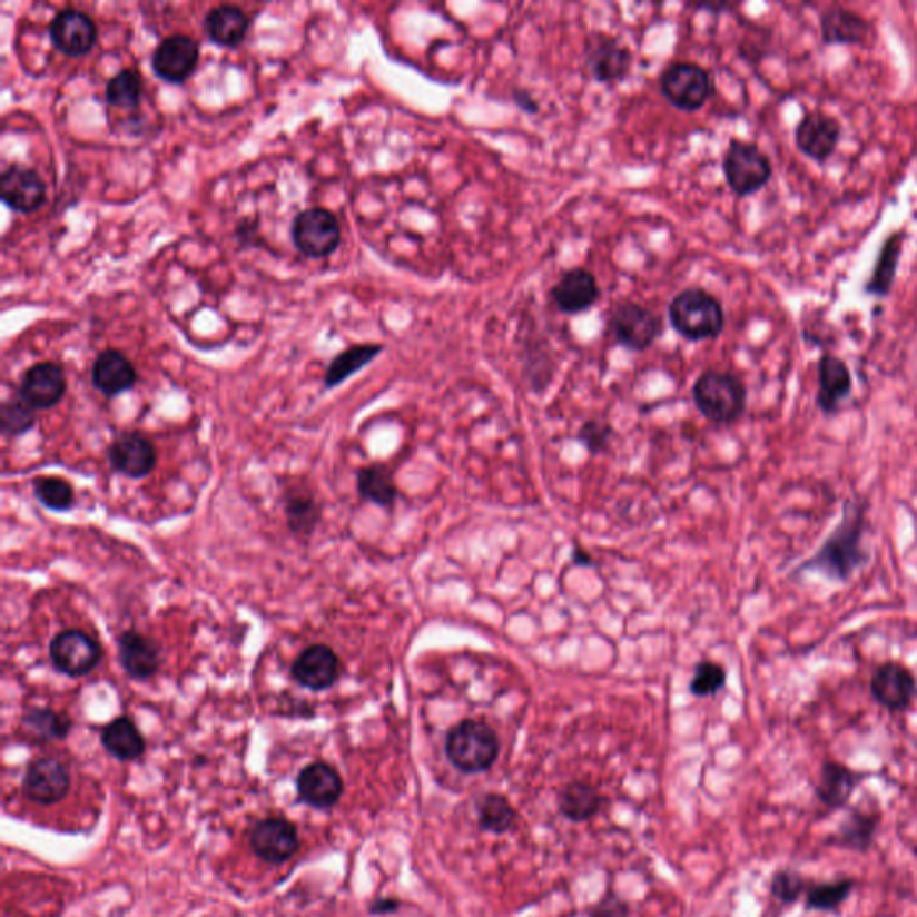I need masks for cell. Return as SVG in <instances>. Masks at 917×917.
<instances>
[{
  "label": "cell",
  "mask_w": 917,
  "mask_h": 917,
  "mask_svg": "<svg viewBox=\"0 0 917 917\" xmlns=\"http://www.w3.org/2000/svg\"><path fill=\"white\" fill-rule=\"evenodd\" d=\"M37 423L34 408L29 407L22 398L6 400L0 407V431L6 437H19L31 431Z\"/></svg>",
  "instance_id": "obj_41"
},
{
  "label": "cell",
  "mask_w": 917,
  "mask_h": 917,
  "mask_svg": "<svg viewBox=\"0 0 917 917\" xmlns=\"http://www.w3.org/2000/svg\"><path fill=\"white\" fill-rule=\"evenodd\" d=\"M22 728L43 742L63 740L72 730V720L52 708L32 707L23 711Z\"/></svg>",
  "instance_id": "obj_36"
},
{
  "label": "cell",
  "mask_w": 917,
  "mask_h": 917,
  "mask_svg": "<svg viewBox=\"0 0 917 917\" xmlns=\"http://www.w3.org/2000/svg\"><path fill=\"white\" fill-rule=\"evenodd\" d=\"M357 491L364 501L381 505L384 510H391L398 499V486L393 472L382 463L367 464L358 470Z\"/></svg>",
  "instance_id": "obj_31"
},
{
  "label": "cell",
  "mask_w": 917,
  "mask_h": 917,
  "mask_svg": "<svg viewBox=\"0 0 917 917\" xmlns=\"http://www.w3.org/2000/svg\"><path fill=\"white\" fill-rule=\"evenodd\" d=\"M49 657L60 674L83 678L99 665L102 647L81 629H65L52 638Z\"/></svg>",
  "instance_id": "obj_9"
},
{
  "label": "cell",
  "mask_w": 917,
  "mask_h": 917,
  "mask_svg": "<svg viewBox=\"0 0 917 917\" xmlns=\"http://www.w3.org/2000/svg\"><path fill=\"white\" fill-rule=\"evenodd\" d=\"M108 458L115 473L138 481L157 469L158 455L151 441L140 432H122L111 441Z\"/></svg>",
  "instance_id": "obj_14"
},
{
  "label": "cell",
  "mask_w": 917,
  "mask_h": 917,
  "mask_svg": "<svg viewBox=\"0 0 917 917\" xmlns=\"http://www.w3.org/2000/svg\"><path fill=\"white\" fill-rule=\"evenodd\" d=\"M249 19L237 6H217L205 17V32L220 47H237L248 34Z\"/></svg>",
  "instance_id": "obj_30"
},
{
  "label": "cell",
  "mask_w": 917,
  "mask_h": 917,
  "mask_svg": "<svg viewBox=\"0 0 917 917\" xmlns=\"http://www.w3.org/2000/svg\"><path fill=\"white\" fill-rule=\"evenodd\" d=\"M605 334L625 349L645 352L663 334V322L643 305L622 303L608 316Z\"/></svg>",
  "instance_id": "obj_6"
},
{
  "label": "cell",
  "mask_w": 917,
  "mask_h": 917,
  "mask_svg": "<svg viewBox=\"0 0 917 917\" xmlns=\"http://www.w3.org/2000/svg\"><path fill=\"white\" fill-rule=\"evenodd\" d=\"M67 391L61 366L56 363H38L23 373L19 396L34 408H51L60 404Z\"/></svg>",
  "instance_id": "obj_21"
},
{
  "label": "cell",
  "mask_w": 917,
  "mask_h": 917,
  "mask_svg": "<svg viewBox=\"0 0 917 917\" xmlns=\"http://www.w3.org/2000/svg\"><path fill=\"white\" fill-rule=\"evenodd\" d=\"M692 395L699 413L720 425L737 422L748 402V390L739 376L716 369H708L699 376Z\"/></svg>",
  "instance_id": "obj_4"
},
{
  "label": "cell",
  "mask_w": 917,
  "mask_h": 917,
  "mask_svg": "<svg viewBox=\"0 0 917 917\" xmlns=\"http://www.w3.org/2000/svg\"><path fill=\"white\" fill-rule=\"evenodd\" d=\"M199 46L185 34H172L161 40L152 52V70L167 83H184L198 67Z\"/></svg>",
  "instance_id": "obj_16"
},
{
  "label": "cell",
  "mask_w": 917,
  "mask_h": 917,
  "mask_svg": "<svg viewBox=\"0 0 917 917\" xmlns=\"http://www.w3.org/2000/svg\"><path fill=\"white\" fill-rule=\"evenodd\" d=\"M871 34V22L857 11L830 8L821 13V38L826 46H864Z\"/></svg>",
  "instance_id": "obj_25"
},
{
  "label": "cell",
  "mask_w": 917,
  "mask_h": 917,
  "mask_svg": "<svg viewBox=\"0 0 917 917\" xmlns=\"http://www.w3.org/2000/svg\"><path fill=\"white\" fill-rule=\"evenodd\" d=\"M807 880L802 878L801 872L793 871V869H781L772 876V896L783 905L796 904L802 893H807Z\"/></svg>",
  "instance_id": "obj_43"
},
{
  "label": "cell",
  "mask_w": 917,
  "mask_h": 917,
  "mask_svg": "<svg viewBox=\"0 0 917 917\" xmlns=\"http://www.w3.org/2000/svg\"><path fill=\"white\" fill-rule=\"evenodd\" d=\"M290 676L299 687L307 688L310 692H323L334 687L335 681L339 679V657L332 647L314 643L296 657L290 667Z\"/></svg>",
  "instance_id": "obj_15"
},
{
  "label": "cell",
  "mask_w": 917,
  "mask_h": 917,
  "mask_svg": "<svg viewBox=\"0 0 917 917\" xmlns=\"http://www.w3.org/2000/svg\"><path fill=\"white\" fill-rule=\"evenodd\" d=\"M688 6H692L696 10L711 11V13H722V11H730L734 8V4H728V2H717V4H713V2H707V4Z\"/></svg>",
  "instance_id": "obj_48"
},
{
  "label": "cell",
  "mask_w": 917,
  "mask_h": 917,
  "mask_svg": "<svg viewBox=\"0 0 917 917\" xmlns=\"http://www.w3.org/2000/svg\"><path fill=\"white\" fill-rule=\"evenodd\" d=\"M726 678H728V672L720 663L710 660L701 661L696 665V672L690 681V692L696 698L716 696L726 687Z\"/></svg>",
  "instance_id": "obj_42"
},
{
  "label": "cell",
  "mask_w": 917,
  "mask_h": 917,
  "mask_svg": "<svg viewBox=\"0 0 917 917\" xmlns=\"http://www.w3.org/2000/svg\"><path fill=\"white\" fill-rule=\"evenodd\" d=\"M92 382L102 395L114 398L135 386L137 372L126 355L117 349H105L93 363Z\"/></svg>",
  "instance_id": "obj_26"
},
{
  "label": "cell",
  "mask_w": 917,
  "mask_h": 917,
  "mask_svg": "<svg viewBox=\"0 0 917 917\" xmlns=\"http://www.w3.org/2000/svg\"><path fill=\"white\" fill-rule=\"evenodd\" d=\"M660 87L670 105L688 114L701 110L713 96L711 73L698 63L670 65L661 76Z\"/></svg>",
  "instance_id": "obj_7"
},
{
  "label": "cell",
  "mask_w": 917,
  "mask_h": 917,
  "mask_svg": "<svg viewBox=\"0 0 917 917\" xmlns=\"http://www.w3.org/2000/svg\"><path fill=\"white\" fill-rule=\"evenodd\" d=\"M445 751L455 769L477 775L493 767L501 752V740L486 722L466 719L446 734Z\"/></svg>",
  "instance_id": "obj_3"
},
{
  "label": "cell",
  "mask_w": 917,
  "mask_h": 917,
  "mask_svg": "<svg viewBox=\"0 0 917 917\" xmlns=\"http://www.w3.org/2000/svg\"><path fill=\"white\" fill-rule=\"evenodd\" d=\"M249 845L260 860L280 866L298 851V828L284 817H266L253 826Z\"/></svg>",
  "instance_id": "obj_12"
},
{
  "label": "cell",
  "mask_w": 917,
  "mask_h": 917,
  "mask_svg": "<svg viewBox=\"0 0 917 917\" xmlns=\"http://www.w3.org/2000/svg\"><path fill=\"white\" fill-rule=\"evenodd\" d=\"M298 799L317 810H328L339 802L344 792L343 778L326 761H313L303 767L296 778Z\"/></svg>",
  "instance_id": "obj_17"
},
{
  "label": "cell",
  "mask_w": 917,
  "mask_h": 917,
  "mask_svg": "<svg viewBox=\"0 0 917 917\" xmlns=\"http://www.w3.org/2000/svg\"><path fill=\"white\" fill-rule=\"evenodd\" d=\"M142 96V78L137 70L122 69L106 85V101L117 108H135Z\"/></svg>",
  "instance_id": "obj_40"
},
{
  "label": "cell",
  "mask_w": 917,
  "mask_h": 917,
  "mask_svg": "<svg viewBox=\"0 0 917 917\" xmlns=\"http://www.w3.org/2000/svg\"><path fill=\"white\" fill-rule=\"evenodd\" d=\"M855 886L857 881L854 878H840V880L825 881V884L808 887L805 893V907L816 913H834L846 904Z\"/></svg>",
  "instance_id": "obj_37"
},
{
  "label": "cell",
  "mask_w": 917,
  "mask_h": 917,
  "mask_svg": "<svg viewBox=\"0 0 917 917\" xmlns=\"http://www.w3.org/2000/svg\"><path fill=\"white\" fill-rule=\"evenodd\" d=\"M117 654L120 667L135 681L155 678L161 667V647L138 631H125L117 638Z\"/></svg>",
  "instance_id": "obj_22"
},
{
  "label": "cell",
  "mask_w": 917,
  "mask_h": 917,
  "mask_svg": "<svg viewBox=\"0 0 917 917\" xmlns=\"http://www.w3.org/2000/svg\"><path fill=\"white\" fill-rule=\"evenodd\" d=\"M0 193L8 207L20 214H31L46 201V185L38 172L23 166H11L2 172Z\"/></svg>",
  "instance_id": "obj_23"
},
{
  "label": "cell",
  "mask_w": 917,
  "mask_h": 917,
  "mask_svg": "<svg viewBox=\"0 0 917 917\" xmlns=\"http://www.w3.org/2000/svg\"><path fill=\"white\" fill-rule=\"evenodd\" d=\"M560 812L573 822H583L592 819L602 807L601 793L592 785L583 781H573L566 785L558 798Z\"/></svg>",
  "instance_id": "obj_35"
},
{
  "label": "cell",
  "mask_w": 917,
  "mask_h": 917,
  "mask_svg": "<svg viewBox=\"0 0 917 917\" xmlns=\"http://www.w3.org/2000/svg\"><path fill=\"white\" fill-rule=\"evenodd\" d=\"M724 178L739 198H748L772 179L771 158L757 144L731 138L722 160Z\"/></svg>",
  "instance_id": "obj_5"
},
{
  "label": "cell",
  "mask_w": 917,
  "mask_h": 917,
  "mask_svg": "<svg viewBox=\"0 0 917 917\" xmlns=\"http://www.w3.org/2000/svg\"><path fill=\"white\" fill-rule=\"evenodd\" d=\"M69 790V767L55 757L32 760L22 778V793L26 799L43 807L60 802Z\"/></svg>",
  "instance_id": "obj_10"
},
{
  "label": "cell",
  "mask_w": 917,
  "mask_h": 917,
  "mask_svg": "<svg viewBox=\"0 0 917 917\" xmlns=\"http://www.w3.org/2000/svg\"><path fill=\"white\" fill-rule=\"evenodd\" d=\"M905 231H893V234L881 244L871 276L864 285V293L876 298H886L893 290L896 276H898L899 258L904 252Z\"/></svg>",
  "instance_id": "obj_28"
},
{
  "label": "cell",
  "mask_w": 917,
  "mask_h": 917,
  "mask_svg": "<svg viewBox=\"0 0 917 917\" xmlns=\"http://www.w3.org/2000/svg\"><path fill=\"white\" fill-rule=\"evenodd\" d=\"M572 561L578 566H592L593 564L592 555L588 554L584 549H579V546H575V551H573Z\"/></svg>",
  "instance_id": "obj_49"
},
{
  "label": "cell",
  "mask_w": 917,
  "mask_h": 917,
  "mask_svg": "<svg viewBox=\"0 0 917 917\" xmlns=\"http://www.w3.org/2000/svg\"><path fill=\"white\" fill-rule=\"evenodd\" d=\"M398 908L400 901H396V899L382 898L373 901L372 907H369V913H372L373 916H386V914L396 913Z\"/></svg>",
  "instance_id": "obj_47"
},
{
  "label": "cell",
  "mask_w": 917,
  "mask_h": 917,
  "mask_svg": "<svg viewBox=\"0 0 917 917\" xmlns=\"http://www.w3.org/2000/svg\"><path fill=\"white\" fill-rule=\"evenodd\" d=\"M49 34L56 49L72 58L88 55L97 40L96 23L78 10H63L56 14L49 26Z\"/></svg>",
  "instance_id": "obj_20"
},
{
  "label": "cell",
  "mask_w": 917,
  "mask_h": 917,
  "mask_svg": "<svg viewBox=\"0 0 917 917\" xmlns=\"http://www.w3.org/2000/svg\"><path fill=\"white\" fill-rule=\"evenodd\" d=\"M629 907L615 895H608L593 908L592 917H628Z\"/></svg>",
  "instance_id": "obj_45"
},
{
  "label": "cell",
  "mask_w": 917,
  "mask_h": 917,
  "mask_svg": "<svg viewBox=\"0 0 917 917\" xmlns=\"http://www.w3.org/2000/svg\"><path fill=\"white\" fill-rule=\"evenodd\" d=\"M878 825V814L851 810L845 821L840 822L837 834L831 837V845L854 851H867L875 842Z\"/></svg>",
  "instance_id": "obj_32"
},
{
  "label": "cell",
  "mask_w": 917,
  "mask_h": 917,
  "mask_svg": "<svg viewBox=\"0 0 917 917\" xmlns=\"http://www.w3.org/2000/svg\"><path fill=\"white\" fill-rule=\"evenodd\" d=\"M864 776L839 761H825L817 781L816 793L825 807L845 808Z\"/></svg>",
  "instance_id": "obj_27"
},
{
  "label": "cell",
  "mask_w": 917,
  "mask_h": 917,
  "mask_svg": "<svg viewBox=\"0 0 917 917\" xmlns=\"http://www.w3.org/2000/svg\"><path fill=\"white\" fill-rule=\"evenodd\" d=\"M796 146L805 157L817 164L830 160L842 138V125L834 115L822 110H810L802 115L796 126Z\"/></svg>",
  "instance_id": "obj_11"
},
{
  "label": "cell",
  "mask_w": 917,
  "mask_h": 917,
  "mask_svg": "<svg viewBox=\"0 0 917 917\" xmlns=\"http://www.w3.org/2000/svg\"><path fill=\"white\" fill-rule=\"evenodd\" d=\"M384 346L382 344H358L352 348L344 349L337 357L332 361L331 366L326 367L325 387L326 390H334V387L348 381L349 376L361 372L363 367L375 361L376 355L382 354Z\"/></svg>",
  "instance_id": "obj_34"
},
{
  "label": "cell",
  "mask_w": 917,
  "mask_h": 917,
  "mask_svg": "<svg viewBox=\"0 0 917 917\" xmlns=\"http://www.w3.org/2000/svg\"><path fill=\"white\" fill-rule=\"evenodd\" d=\"M551 298L561 314L578 316L590 310L601 299V287L592 273L583 267H575L564 273L552 287Z\"/></svg>",
  "instance_id": "obj_19"
},
{
  "label": "cell",
  "mask_w": 917,
  "mask_h": 917,
  "mask_svg": "<svg viewBox=\"0 0 917 917\" xmlns=\"http://www.w3.org/2000/svg\"><path fill=\"white\" fill-rule=\"evenodd\" d=\"M669 322L681 337L692 343L717 339L724 332V308L707 290H681L670 302Z\"/></svg>",
  "instance_id": "obj_2"
},
{
  "label": "cell",
  "mask_w": 917,
  "mask_h": 917,
  "mask_svg": "<svg viewBox=\"0 0 917 917\" xmlns=\"http://www.w3.org/2000/svg\"><path fill=\"white\" fill-rule=\"evenodd\" d=\"M290 237L305 257H328L341 243L339 220L326 208H308L293 220Z\"/></svg>",
  "instance_id": "obj_8"
},
{
  "label": "cell",
  "mask_w": 917,
  "mask_h": 917,
  "mask_svg": "<svg viewBox=\"0 0 917 917\" xmlns=\"http://www.w3.org/2000/svg\"><path fill=\"white\" fill-rule=\"evenodd\" d=\"M611 436H613V428L610 423L599 422V420H590L584 423L583 427L579 428V441L586 446L588 452L592 454H601L610 445Z\"/></svg>",
  "instance_id": "obj_44"
},
{
  "label": "cell",
  "mask_w": 917,
  "mask_h": 917,
  "mask_svg": "<svg viewBox=\"0 0 917 917\" xmlns=\"http://www.w3.org/2000/svg\"><path fill=\"white\" fill-rule=\"evenodd\" d=\"M32 491H34L37 501L43 507L56 511V513H67L76 504L72 484L65 481L63 477H56V475L34 477L32 479Z\"/></svg>",
  "instance_id": "obj_39"
},
{
  "label": "cell",
  "mask_w": 917,
  "mask_h": 917,
  "mask_svg": "<svg viewBox=\"0 0 917 917\" xmlns=\"http://www.w3.org/2000/svg\"><path fill=\"white\" fill-rule=\"evenodd\" d=\"M284 511L290 532L305 540L313 536L322 522V504L307 491H289L285 496Z\"/></svg>",
  "instance_id": "obj_33"
},
{
  "label": "cell",
  "mask_w": 917,
  "mask_h": 917,
  "mask_svg": "<svg viewBox=\"0 0 917 917\" xmlns=\"http://www.w3.org/2000/svg\"><path fill=\"white\" fill-rule=\"evenodd\" d=\"M519 814L514 810L510 799L501 793H487L479 802V822L482 830L493 831V834H507L516 825Z\"/></svg>",
  "instance_id": "obj_38"
},
{
  "label": "cell",
  "mask_w": 917,
  "mask_h": 917,
  "mask_svg": "<svg viewBox=\"0 0 917 917\" xmlns=\"http://www.w3.org/2000/svg\"><path fill=\"white\" fill-rule=\"evenodd\" d=\"M584 58L593 79L602 85L619 83L628 78L629 70L633 67V55L628 47L602 32L588 38Z\"/></svg>",
  "instance_id": "obj_13"
},
{
  "label": "cell",
  "mask_w": 917,
  "mask_h": 917,
  "mask_svg": "<svg viewBox=\"0 0 917 917\" xmlns=\"http://www.w3.org/2000/svg\"><path fill=\"white\" fill-rule=\"evenodd\" d=\"M819 390H817V407L825 414H835L840 408V404L851 395L854 391V378L849 372L848 364L842 358L834 354L821 355L819 366Z\"/></svg>",
  "instance_id": "obj_24"
},
{
  "label": "cell",
  "mask_w": 917,
  "mask_h": 917,
  "mask_svg": "<svg viewBox=\"0 0 917 917\" xmlns=\"http://www.w3.org/2000/svg\"><path fill=\"white\" fill-rule=\"evenodd\" d=\"M866 507L860 502L845 505V516L816 554L799 566V572H819L825 578L846 583L867 560L862 546Z\"/></svg>",
  "instance_id": "obj_1"
},
{
  "label": "cell",
  "mask_w": 917,
  "mask_h": 917,
  "mask_svg": "<svg viewBox=\"0 0 917 917\" xmlns=\"http://www.w3.org/2000/svg\"><path fill=\"white\" fill-rule=\"evenodd\" d=\"M101 743L111 757L120 761H135L144 757L146 752V739L138 730L134 719L120 716L110 720L102 728Z\"/></svg>",
  "instance_id": "obj_29"
},
{
  "label": "cell",
  "mask_w": 917,
  "mask_h": 917,
  "mask_svg": "<svg viewBox=\"0 0 917 917\" xmlns=\"http://www.w3.org/2000/svg\"><path fill=\"white\" fill-rule=\"evenodd\" d=\"M513 101L522 108L525 114H536L540 110L536 99L527 90H514Z\"/></svg>",
  "instance_id": "obj_46"
},
{
  "label": "cell",
  "mask_w": 917,
  "mask_h": 917,
  "mask_svg": "<svg viewBox=\"0 0 917 917\" xmlns=\"http://www.w3.org/2000/svg\"><path fill=\"white\" fill-rule=\"evenodd\" d=\"M917 693L916 678L907 667L887 661L875 670L871 678V696L880 707L889 711H905Z\"/></svg>",
  "instance_id": "obj_18"
}]
</instances>
